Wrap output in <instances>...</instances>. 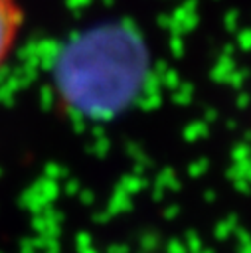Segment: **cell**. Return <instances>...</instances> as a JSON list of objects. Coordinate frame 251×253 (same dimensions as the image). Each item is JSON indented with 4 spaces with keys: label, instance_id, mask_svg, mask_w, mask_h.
Wrapping results in <instances>:
<instances>
[{
    "label": "cell",
    "instance_id": "1",
    "mask_svg": "<svg viewBox=\"0 0 251 253\" xmlns=\"http://www.w3.org/2000/svg\"><path fill=\"white\" fill-rule=\"evenodd\" d=\"M152 49L125 18H105L71 32L53 51L47 83L59 115L113 123L130 113L152 81Z\"/></svg>",
    "mask_w": 251,
    "mask_h": 253
},
{
    "label": "cell",
    "instance_id": "2",
    "mask_svg": "<svg viewBox=\"0 0 251 253\" xmlns=\"http://www.w3.org/2000/svg\"><path fill=\"white\" fill-rule=\"evenodd\" d=\"M28 20L24 0H0V73L16 57L28 32Z\"/></svg>",
    "mask_w": 251,
    "mask_h": 253
}]
</instances>
